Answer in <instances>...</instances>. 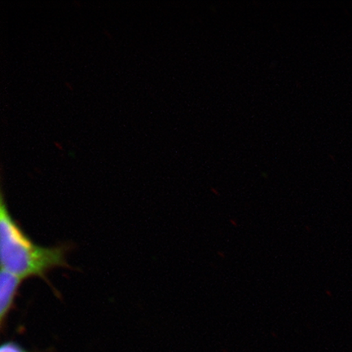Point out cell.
Wrapping results in <instances>:
<instances>
[{
	"label": "cell",
	"instance_id": "obj_2",
	"mask_svg": "<svg viewBox=\"0 0 352 352\" xmlns=\"http://www.w3.org/2000/svg\"><path fill=\"white\" fill-rule=\"evenodd\" d=\"M22 281L23 279L21 277L2 268L0 272V322L2 328L14 306L15 298L19 294Z\"/></svg>",
	"mask_w": 352,
	"mask_h": 352
},
{
	"label": "cell",
	"instance_id": "obj_3",
	"mask_svg": "<svg viewBox=\"0 0 352 352\" xmlns=\"http://www.w3.org/2000/svg\"><path fill=\"white\" fill-rule=\"evenodd\" d=\"M0 352H26L22 347L14 342L3 343Z\"/></svg>",
	"mask_w": 352,
	"mask_h": 352
},
{
	"label": "cell",
	"instance_id": "obj_4",
	"mask_svg": "<svg viewBox=\"0 0 352 352\" xmlns=\"http://www.w3.org/2000/svg\"><path fill=\"white\" fill-rule=\"evenodd\" d=\"M69 155H72L74 156V152L72 151V149H70V151H69Z\"/></svg>",
	"mask_w": 352,
	"mask_h": 352
},
{
	"label": "cell",
	"instance_id": "obj_1",
	"mask_svg": "<svg viewBox=\"0 0 352 352\" xmlns=\"http://www.w3.org/2000/svg\"><path fill=\"white\" fill-rule=\"evenodd\" d=\"M66 246L43 248L29 239L12 219L3 195L0 199V261L3 270L21 279L46 275L57 267H69Z\"/></svg>",
	"mask_w": 352,
	"mask_h": 352
}]
</instances>
